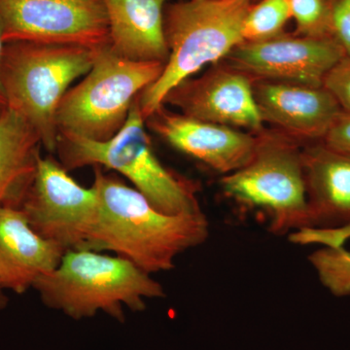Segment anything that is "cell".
<instances>
[{"mask_svg":"<svg viewBox=\"0 0 350 350\" xmlns=\"http://www.w3.org/2000/svg\"><path fill=\"white\" fill-rule=\"evenodd\" d=\"M93 186L100 208L82 250L109 251L152 275L174 269L178 255L208 238V221L202 211L161 213L137 189L98 167H94Z\"/></svg>","mask_w":350,"mask_h":350,"instance_id":"obj_1","label":"cell"},{"mask_svg":"<svg viewBox=\"0 0 350 350\" xmlns=\"http://www.w3.org/2000/svg\"><path fill=\"white\" fill-rule=\"evenodd\" d=\"M33 289L44 305L75 320L105 312L124 322L125 308L142 312L145 299L165 297L162 284L129 260L90 250L66 251Z\"/></svg>","mask_w":350,"mask_h":350,"instance_id":"obj_2","label":"cell"},{"mask_svg":"<svg viewBox=\"0 0 350 350\" xmlns=\"http://www.w3.org/2000/svg\"><path fill=\"white\" fill-rule=\"evenodd\" d=\"M56 152L68 172L94 165L119 172L161 213L179 215L202 211L194 182L167 169L156 156L138 98L125 125L110 139L94 142L59 133Z\"/></svg>","mask_w":350,"mask_h":350,"instance_id":"obj_3","label":"cell"},{"mask_svg":"<svg viewBox=\"0 0 350 350\" xmlns=\"http://www.w3.org/2000/svg\"><path fill=\"white\" fill-rule=\"evenodd\" d=\"M100 49L66 44H4L0 82L6 108L36 130L50 153L57 151V107L70 85L89 72Z\"/></svg>","mask_w":350,"mask_h":350,"instance_id":"obj_4","label":"cell"},{"mask_svg":"<svg viewBox=\"0 0 350 350\" xmlns=\"http://www.w3.org/2000/svg\"><path fill=\"white\" fill-rule=\"evenodd\" d=\"M250 9V0H187L170 7L169 59L160 77L138 96L144 119L163 107L175 87L244 42L241 29Z\"/></svg>","mask_w":350,"mask_h":350,"instance_id":"obj_5","label":"cell"},{"mask_svg":"<svg viewBox=\"0 0 350 350\" xmlns=\"http://www.w3.org/2000/svg\"><path fill=\"white\" fill-rule=\"evenodd\" d=\"M162 62L131 61L100 48L83 80L69 88L57 107L59 133L107 142L125 125L131 105L162 75Z\"/></svg>","mask_w":350,"mask_h":350,"instance_id":"obj_6","label":"cell"},{"mask_svg":"<svg viewBox=\"0 0 350 350\" xmlns=\"http://www.w3.org/2000/svg\"><path fill=\"white\" fill-rule=\"evenodd\" d=\"M221 186L226 194L239 202L266 211L273 234L308 228L301 152L286 139L258 138L252 160L241 170L225 175Z\"/></svg>","mask_w":350,"mask_h":350,"instance_id":"obj_7","label":"cell"},{"mask_svg":"<svg viewBox=\"0 0 350 350\" xmlns=\"http://www.w3.org/2000/svg\"><path fill=\"white\" fill-rule=\"evenodd\" d=\"M100 208L96 188H85L61 163L38 156L31 187L20 209L42 238L64 251L82 250L93 231Z\"/></svg>","mask_w":350,"mask_h":350,"instance_id":"obj_8","label":"cell"},{"mask_svg":"<svg viewBox=\"0 0 350 350\" xmlns=\"http://www.w3.org/2000/svg\"><path fill=\"white\" fill-rule=\"evenodd\" d=\"M0 31L4 44L110 45L103 0H0Z\"/></svg>","mask_w":350,"mask_h":350,"instance_id":"obj_9","label":"cell"},{"mask_svg":"<svg viewBox=\"0 0 350 350\" xmlns=\"http://www.w3.org/2000/svg\"><path fill=\"white\" fill-rule=\"evenodd\" d=\"M232 68L271 81L323 87L345 54L333 38H276L243 42L228 55Z\"/></svg>","mask_w":350,"mask_h":350,"instance_id":"obj_10","label":"cell"},{"mask_svg":"<svg viewBox=\"0 0 350 350\" xmlns=\"http://www.w3.org/2000/svg\"><path fill=\"white\" fill-rule=\"evenodd\" d=\"M163 103L181 114L228 126L260 130L262 119L248 75L237 69L215 68L197 79H186Z\"/></svg>","mask_w":350,"mask_h":350,"instance_id":"obj_11","label":"cell"},{"mask_svg":"<svg viewBox=\"0 0 350 350\" xmlns=\"http://www.w3.org/2000/svg\"><path fill=\"white\" fill-rule=\"evenodd\" d=\"M157 135L175 149L226 175L252 160L258 138L231 126L200 121L159 108L145 119Z\"/></svg>","mask_w":350,"mask_h":350,"instance_id":"obj_12","label":"cell"},{"mask_svg":"<svg viewBox=\"0 0 350 350\" xmlns=\"http://www.w3.org/2000/svg\"><path fill=\"white\" fill-rule=\"evenodd\" d=\"M254 96L262 119L315 142L323 140L342 112L324 87L264 81L254 90Z\"/></svg>","mask_w":350,"mask_h":350,"instance_id":"obj_13","label":"cell"},{"mask_svg":"<svg viewBox=\"0 0 350 350\" xmlns=\"http://www.w3.org/2000/svg\"><path fill=\"white\" fill-rule=\"evenodd\" d=\"M66 252L34 231L20 208L0 207V286L4 290L25 293L59 266Z\"/></svg>","mask_w":350,"mask_h":350,"instance_id":"obj_14","label":"cell"},{"mask_svg":"<svg viewBox=\"0 0 350 350\" xmlns=\"http://www.w3.org/2000/svg\"><path fill=\"white\" fill-rule=\"evenodd\" d=\"M301 161L308 198V228L350 227V154L317 142L301 152Z\"/></svg>","mask_w":350,"mask_h":350,"instance_id":"obj_15","label":"cell"},{"mask_svg":"<svg viewBox=\"0 0 350 350\" xmlns=\"http://www.w3.org/2000/svg\"><path fill=\"white\" fill-rule=\"evenodd\" d=\"M109 25L110 48L131 61L169 59L163 24L167 0H103Z\"/></svg>","mask_w":350,"mask_h":350,"instance_id":"obj_16","label":"cell"},{"mask_svg":"<svg viewBox=\"0 0 350 350\" xmlns=\"http://www.w3.org/2000/svg\"><path fill=\"white\" fill-rule=\"evenodd\" d=\"M41 139L17 113L0 114V207L20 208L33 181Z\"/></svg>","mask_w":350,"mask_h":350,"instance_id":"obj_17","label":"cell"},{"mask_svg":"<svg viewBox=\"0 0 350 350\" xmlns=\"http://www.w3.org/2000/svg\"><path fill=\"white\" fill-rule=\"evenodd\" d=\"M291 18L287 0H262L250 8L243 23L244 42H259L276 38Z\"/></svg>","mask_w":350,"mask_h":350,"instance_id":"obj_18","label":"cell"},{"mask_svg":"<svg viewBox=\"0 0 350 350\" xmlns=\"http://www.w3.org/2000/svg\"><path fill=\"white\" fill-rule=\"evenodd\" d=\"M320 282L336 297L350 295V252L345 246L325 247L310 256Z\"/></svg>","mask_w":350,"mask_h":350,"instance_id":"obj_19","label":"cell"},{"mask_svg":"<svg viewBox=\"0 0 350 350\" xmlns=\"http://www.w3.org/2000/svg\"><path fill=\"white\" fill-rule=\"evenodd\" d=\"M291 17L305 36L332 38L330 14L326 0H287Z\"/></svg>","mask_w":350,"mask_h":350,"instance_id":"obj_20","label":"cell"},{"mask_svg":"<svg viewBox=\"0 0 350 350\" xmlns=\"http://www.w3.org/2000/svg\"><path fill=\"white\" fill-rule=\"evenodd\" d=\"M323 87L336 98L342 111L350 113V57H345L331 69Z\"/></svg>","mask_w":350,"mask_h":350,"instance_id":"obj_21","label":"cell"},{"mask_svg":"<svg viewBox=\"0 0 350 350\" xmlns=\"http://www.w3.org/2000/svg\"><path fill=\"white\" fill-rule=\"evenodd\" d=\"M330 14L332 38L350 57V0H326Z\"/></svg>","mask_w":350,"mask_h":350,"instance_id":"obj_22","label":"cell"},{"mask_svg":"<svg viewBox=\"0 0 350 350\" xmlns=\"http://www.w3.org/2000/svg\"><path fill=\"white\" fill-rule=\"evenodd\" d=\"M337 150L350 154V113L342 111L322 140Z\"/></svg>","mask_w":350,"mask_h":350,"instance_id":"obj_23","label":"cell"},{"mask_svg":"<svg viewBox=\"0 0 350 350\" xmlns=\"http://www.w3.org/2000/svg\"><path fill=\"white\" fill-rule=\"evenodd\" d=\"M4 43L2 41L1 31H0V59H1L2 51H3ZM6 107L5 96H4L3 89H2L1 82H0V108Z\"/></svg>","mask_w":350,"mask_h":350,"instance_id":"obj_24","label":"cell"},{"mask_svg":"<svg viewBox=\"0 0 350 350\" xmlns=\"http://www.w3.org/2000/svg\"><path fill=\"white\" fill-rule=\"evenodd\" d=\"M7 305H8V298L6 297L5 290L0 286V310H4Z\"/></svg>","mask_w":350,"mask_h":350,"instance_id":"obj_25","label":"cell"},{"mask_svg":"<svg viewBox=\"0 0 350 350\" xmlns=\"http://www.w3.org/2000/svg\"><path fill=\"white\" fill-rule=\"evenodd\" d=\"M4 108H0V114H1L2 110H3Z\"/></svg>","mask_w":350,"mask_h":350,"instance_id":"obj_26","label":"cell"}]
</instances>
